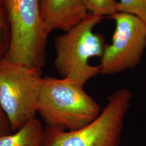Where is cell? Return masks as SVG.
<instances>
[{
    "mask_svg": "<svg viewBox=\"0 0 146 146\" xmlns=\"http://www.w3.org/2000/svg\"><path fill=\"white\" fill-rule=\"evenodd\" d=\"M101 107L84 89L68 78H42L36 112L46 127L75 131L94 120Z\"/></svg>",
    "mask_w": 146,
    "mask_h": 146,
    "instance_id": "6da1fadb",
    "label": "cell"
},
{
    "mask_svg": "<svg viewBox=\"0 0 146 146\" xmlns=\"http://www.w3.org/2000/svg\"><path fill=\"white\" fill-rule=\"evenodd\" d=\"M103 17L88 14L75 26L55 39L54 66L61 78L84 85L100 74L99 66L89 60L103 56L107 45L104 36L94 32Z\"/></svg>",
    "mask_w": 146,
    "mask_h": 146,
    "instance_id": "7a4b0ae2",
    "label": "cell"
},
{
    "mask_svg": "<svg viewBox=\"0 0 146 146\" xmlns=\"http://www.w3.org/2000/svg\"><path fill=\"white\" fill-rule=\"evenodd\" d=\"M9 29L6 56L11 60L43 68L49 35L42 21L40 0H0Z\"/></svg>",
    "mask_w": 146,
    "mask_h": 146,
    "instance_id": "3957f363",
    "label": "cell"
},
{
    "mask_svg": "<svg viewBox=\"0 0 146 146\" xmlns=\"http://www.w3.org/2000/svg\"><path fill=\"white\" fill-rule=\"evenodd\" d=\"M132 99L130 89H119L108 98L99 116L85 127L71 131L45 127L42 146H120Z\"/></svg>",
    "mask_w": 146,
    "mask_h": 146,
    "instance_id": "277c9868",
    "label": "cell"
},
{
    "mask_svg": "<svg viewBox=\"0 0 146 146\" xmlns=\"http://www.w3.org/2000/svg\"><path fill=\"white\" fill-rule=\"evenodd\" d=\"M42 68L0 58V106L12 132L36 117Z\"/></svg>",
    "mask_w": 146,
    "mask_h": 146,
    "instance_id": "5b68a950",
    "label": "cell"
},
{
    "mask_svg": "<svg viewBox=\"0 0 146 146\" xmlns=\"http://www.w3.org/2000/svg\"><path fill=\"white\" fill-rule=\"evenodd\" d=\"M110 18L115 22L112 43L107 45L99 65L104 75L135 68L146 48V25L139 18L123 12Z\"/></svg>",
    "mask_w": 146,
    "mask_h": 146,
    "instance_id": "8992f818",
    "label": "cell"
},
{
    "mask_svg": "<svg viewBox=\"0 0 146 146\" xmlns=\"http://www.w3.org/2000/svg\"><path fill=\"white\" fill-rule=\"evenodd\" d=\"M43 26L50 35L56 30L67 31L88 14L83 0H40Z\"/></svg>",
    "mask_w": 146,
    "mask_h": 146,
    "instance_id": "52a82bcc",
    "label": "cell"
},
{
    "mask_svg": "<svg viewBox=\"0 0 146 146\" xmlns=\"http://www.w3.org/2000/svg\"><path fill=\"white\" fill-rule=\"evenodd\" d=\"M44 133L41 120L36 117L19 130L0 136V146H42Z\"/></svg>",
    "mask_w": 146,
    "mask_h": 146,
    "instance_id": "ba28073f",
    "label": "cell"
},
{
    "mask_svg": "<svg viewBox=\"0 0 146 146\" xmlns=\"http://www.w3.org/2000/svg\"><path fill=\"white\" fill-rule=\"evenodd\" d=\"M88 13L110 17L117 12L118 1L116 0H83Z\"/></svg>",
    "mask_w": 146,
    "mask_h": 146,
    "instance_id": "9c48e42d",
    "label": "cell"
},
{
    "mask_svg": "<svg viewBox=\"0 0 146 146\" xmlns=\"http://www.w3.org/2000/svg\"><path fill=\"white\" fill-rule=\"evenodd\" d=\"M117 12L136 16L146 25V0H119Z\"/></svg>",
    "mask_w": 146,
    "mask_h": 146,
    "instance_id": "30bf717a",
    "label": "cell"
},
{
    "mask_svg": "<svg viewBox=\"0 0 146 146\" xmlns=\"http://www.w3.org/2000/svg\"><path fill=\"white\" fill-rule=\"evenodd\" d=\"M10 43V29L2 5L0 1V58L8 54Z\"/></svg>",
    "mask_w": 146,
    "mask_h": 146,
    "instance_id": "8fae6325",
    "label": "cell"
},
{
    "mask_svg": "<svg viewBox=\"0 0 146 146\" xmlns=\"http://www.w3.org/2000/svg\"><path fill=\"white\" fill-rule=\"evenodd\" d=\"M12 133L13 132L10 129L8 118L0 106V136L5 135Z\"/></svg>",
    "mask_w": 146,
    "mask_h": 146,
    "instance_id": "7c38bea8",
    "label": "cell"
}]
</instances>
